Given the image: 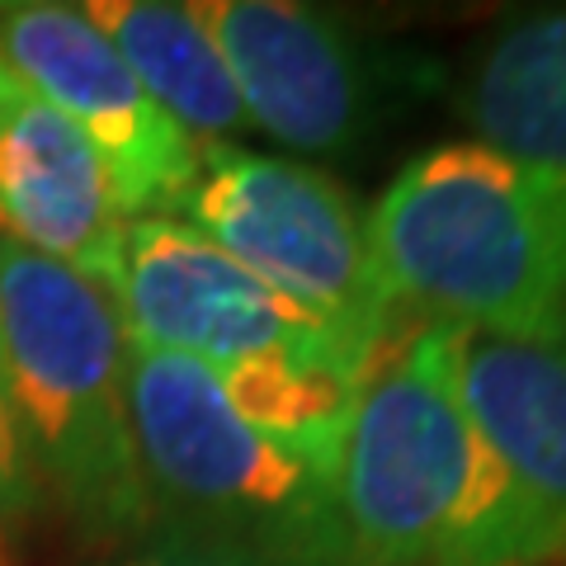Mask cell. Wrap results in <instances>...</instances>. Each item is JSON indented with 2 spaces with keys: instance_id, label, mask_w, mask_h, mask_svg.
<instances>
[{
  "instance_id": "cell-13",
  "label": "cell",
  "mask_w": 566,
  "mask_h": 566,
  "mask_svg": "<svg viewBox=\"0 0 566 566\" xmlns=\"http://www.w3.org/2000/svg\"><path fill=\"white\" fill-rule=\"evenodd\" d=\"M212 378L245 424L326 458V463H340V444L364 378L316 364H237L218 368Z\"/></svg>"
},
{
  "instance_id": "cell-5",
  "label": "cell",
  "mask_w": 566,
  "mask_h": 566,
  "mask_svg": "<svg viewBox=\"0 0 566 566\" xmlns=\"http://www.w3.org/2000/svg\"><path fill=\"white\" fill-rule=\"evenodd\" d=\"M180 218L255 279L322 316L368 368L392 345L401 312L368 251V212L326 170L241 142H212L199 147V175Z\"/></svg>"
},
{
  "instance_id": "cell-16",
  "label": "cell",
  "mask_w": 566,
  "mask_h": 566,
  "mask_svg": "<svg viewBox=\"0 0 566 566\" xmlns=\"http://www.w3.org/2000/svg\"><path fill=\"white\" fill-rule=\"evenodd\" d=\"M0 566H10V557H6V543H0Z\"/></svg>"
},
{
  "instance_id": "cell-4",
  "label": "cell",
  "mask_w": 566,
  "mask_h": 566,
  "mask_svg": "<svg viewBox=\"0 0 566 566\" xmlns=\"http://www.w3.org/2000/svg\"><path fill=\"white\" fill-rule=\"evenodd\" d=\"M128 416L156 524L237 543L274 566H331L335 463L245 424L212 368L133 345Z\"/></svg>"
},
{
  "instance_id": "cell-3",
  "label": "cell",
  "mask_w": 566,
  "mask_h": 566,
  "mask_svg": "<svg viewBox=\"0 0 566 566\" xmlns=\"http://www.w3.org/2000/svg\"><path fill=\"white\" fill-rule=\"evenodd\" d=\"M128 331L109 289L0 237V364L43 505L91 543L156 528L128 416Z\"/></svg>"
},
{
  "instance_id": "cell-6",
  "label": "cell",
  "mask_w": 566,
  "mask_h": 566,
  "mask_svg": "<svg viewBox=\"0 0 566 566\" xmlns=\"http://www.w3.org/2000/svg\"><path fill=\"white\" fill-rule=\"evenodd\" d=\"M114 307L128 345L203 368L316 364L368 378V364L322 316L297 307L185 218H133L123 232Z\"/></svg>"
},
{
  "instance_id": "cell-1",
  "label": "cell",
  "mask_w": 566,
  "mask_h": 566,
  "mask_svg": "<svg viewBox=\"0 0 566 566\" xmlns=\"http://www.w3.org/2000/svg\"><path fill=\"white\" fill-rule=\"evenodd\" d=\"M566 543L476 430L453 326L392 335L354 401L331 482V566H553Z\"/></svg>"
},
{
  "instance_id": "cell-7",
  "label": "cell",
  "mask_w": 566,
  "mask_h": 566,
  "mask_svg": "<svg viewBox=\"0 0 566 566\" xmlns=\"http://www.w3.org/2000/svg\"><path fill=\"white\" fill-rule=\"evenodd\" d=\"M0 62L95 147L123 218H180L199 142L142 91L81 6H0Z\"/></svg>"
},
{
  "instance_id": "cell-11",
  "label": "cell",
  "mask_w": 566,
  "mask_h": 566,
  "mask_svg": "<svg viewBox=\"0 0 566 566\" xmlns=\"http://www.w3.org/2000/svg\"><path fill=\"white\" fill-rule=\"evenodd\" d=\"M91 24L114 43V52L137 85L180 123V133L199 147L237 142L251 133L218 43L203 24L199 6H166V0H95L81 6Z\"/></svg>"
},
{
  "instance_id": "cell-2",
  "label": "cell",
  "mask_w": 566,
  "mask_h": 566,
  "mask_svg": "<svg viewBox=\"0 0 566 566\" xmlns=\"http://www.w3.org/2000/svg\"><path fill=\"white\" fill-rule=\"evenodd\" d=\"M397 312L501 340H566V166L486 142L411 156L368 212Z\"/></svg>"
},
{
  "instance_id": "cell-9",
  "label": "cell",
  "mask_w": 566,
  "mask_h": 566,
  "mask_svg": "<svg viewBox=\"0 0 566 566\" xmlns=\"http://www.w3.org/2000/svg\"><path fill=\"white\" fill-rule=\"evenodd\" d=\"M123 232L95 147L0 62V237L114 289Z\"/></svg>"
},
{
  "instance_id": "cell-8",
  "label": "cell",
  "mask_w": 566,
  "mask_h": 566,
  "mask_svg": "<svg viewBox=\"0 0 566 566\" xmlns=\"http://www.w3.org/2000/svg\"><path fill=\"white\" fill-rule=\"evenodd\" d=\"M251 133L303 156L345 151L364 133L374 85L349 33L293 0H203Z\"/></svg>"
},
{
  "instance_id": "cell-10",
  "label": "cell",
  "mask_w": 566,
  "mask_h": 566,
  "mask_svg": "<svg viewBox=\"0 0 566 566\" xmlns=\"http://www.w3.org/2000/svg\"><path fill=\"white\" fill-rule=\"evenodd\" d=\"M453 374L476 430L566 543V340L453 331Z\"/></svg>"
},
{
  "instance_id": "cell-12",
  "label": "cell",
  "mask_w": 566,
  "mask_h": 566,
  "mask_svg": "<svg viewBox=\"0 0 566 566\" xmlns=\"http://www.w3.org/2000/svg\"><path fill=\"white\" fill-rule=\"evenodd\" d=\"M472 142L520 161L566 166V14L501 29L463 85Z\"/></svg>"
},
{
  "instance_id": "cell-14",
  "label": "cell",
  "mask_w": 566,
  "mask_h": 566,
  "mask_svg": "<svg viewBox=\"0 0 566 566\" xmlns=\"http://www.w3.org/2000/svg\"><path fill=\"white\" fill-rule=\"evenodd\" d=\"M104 566H274V562L245 553V547H237V543L193 534V528L156 524L147 538L133 543V553H123V557L104 562Z\"/></svg>"
},
{
  "instance_id": "cell-15",
  "label": "cell",
  "mask_w": 566,
  "mask_h": 566,
  "mask_svg": "<svg viewBox=\"0 0 566 566\" xmlns=\"http://www.w3.org/2000/svg\"><path fill=\"white\" fill-rule=\"evenodd\" d=\"M33 510H43L39 482L24 463L20 430H14L10 392H6V364H0V520H29Z\"/></svg>"
}]
</instances>
